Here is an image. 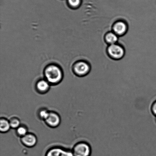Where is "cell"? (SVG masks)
Wrapping results in <instances>:
<instances>
[{
	"label": "cell",
	"mask_w": 156,
	"mask_h": 156,
	"mask_svg": "<svg viewBox=\"0 0 156 156\" xmlns=\"http://www.w3.org/2000/svg\"><path fill=\"white\" fill-rule=\"evenodd\" d=\"M45 76L47 81L50 84L58 83L62 78V71L58 67L55 65L47 67L45 71Z\"/></svg>",
	"instance_id": "6da1fadb"
},
{
	"label": "cell",
	"mask_w": 156,
	"mask_h": 156,
	"mask_svg": "<svg viewBox=\"0 0 156 156\" xmlns=\"http://www.w3.org/2000/svg\"><path fill=\"white\" fill-rule=\"evenodd\" d=\"M91 145L87 142H79L73 147V153L74 156H90L92 153Z\"/></svg>",
	"instance_id": "7a4b0ae2"
},
{
	"label": "cell",
	"mask_w": 156,
	"mask_h": 156,
	"mask_svg": "<svg viewBox=\"0 0 156 156\" xmlns=\"http://www.w3.org/2000/svg\"><path fill=\"white\" fill-rule=\"evenodd\" d=\"M108 51L111 57L116 59H121L125 54V51L123 48L116 44L110 45L108 47Z\"/></svg>",
	"instance_id": "3957f363"
},
{
	"label": "cell",
	"mask_w": 156,
	"mask_h": 156,
	"mask_svg": "<svg viewBox=\"0 0 156 156\" xmlns=\"http://www.w3.org/2000/svg\"><path fill=\"white\" fill-rule=\"evenodd\" d=\"M46 123L50 127H57L60 125L61 119L58 114L54 111H50L49 114L45 120Z\"/></svg>",
	"instance_id": "277c9868"
},
{
	"label": "cell",
	"mask_w": 156,
	"mask_h": 156,
	"mask_svg": "<svg viewBox=\"0 0 156 156\" xmlns=\"http://www.w3.org/2000/svg\"><path fill=\"white\" fill-rule=\"evenodd\" d=\"M45 156H74L73 152L60 147H54L47 151Z\"/></svg>",
	"instance_id": "5b68a950"
},
{
	"label": "cell",
	"mask_w": 156,
	"mask_h": 156,
	"mask_svg": "<svg viewBox=\"0 0 156 156\" xmlns=\"http://www.w3.org/2000/svg\"><path fill=\"white\" fill-rule=\"evenodd\" d=\"M37 140L36 136L33 134L27 133L21 137V142L23 144L27 147H33L36 146Z\"/></svg>",
	"instance_id": "8992f818"
},
{
	"label": "cell",
	"mask_w": 156,
	"mask_h": 156,
	"mask_svg": "<svg viewBox=\"0 0 156 156\" xmlns=\"http://www.w3.org/2000/svg\"><path fill=\"white\" fill-rule=\"evenodd\" d=\"M74 71L80 76L87 74L90 71V67L88 64L84 62L77 63L74 67Z\"/></svg>",
	"instance_id": "52a82bcc"
},
{
	"label": "cell",
	"mask_w": 156,
	"mask_h": 156,
	"mask_svg": "<svg viewBox=\"0 0 156 156\" xmlns=\"http://www.w3.org/2000/svg\"><path fill=\"white\" fill-rule=\"evenodd\" d=\"M36 88L38 92L41 94H45L49 90L50 84L47 80H41L37 83Z\"/></svg>",
	"instance_id": "ba28073f"
},
{
	"label": "cell",
	"mask_w": 156,
	"mask_h": 156,
	"mask_svg": "<svg viewBox=\"0 0 156 156\" xmlns=\"http://www.w3.org/2000/svg\"><path fill=\"white\" fill-rule=\"evenodd\" d=\"M127 27L125 23L123 21H118L115 23L113 27V30L115 33L117 35H122L126 33Z\"/></svg>",
	"instance_id": "9c48e42d"
},
{
	"label": "cell",
	"mask_w": 156,
	"mask_h": 156,
	"mask_svg": "<svg viewBox=\"0 0 156 156\" xmlns=\"http://www.w3.org/2000/svg\"><path fill=\"white\" fill-rule=\"evenodd\" d=\"M11 128L9 121L4 118L0 120V131L2 133H6L10 130Z\"/></svg>",
	"instance_id": "30bf717a"
},
{
	"label": "cell",
	"mask_w": 156,
	"mask_h": 156,
	"mask_svg": "<svg viewBox=\"0 0 156 156\" xmlns=\"http://www.w3.org/2000/svg\"><path fill=\"white\" fill-rule=\"evenodd\" d=\"M105 39L106 42L111 45L115 44V43L117 42L118 39L117 35L112 32L107 34L105 36Z\"/></svg>",
	"instance_id": "8fae6325"
},
{
	"label": "cell",
	"mask_w": 156,
	"mask_h": 156,
	"mask_svg": "<svg viewBox=\"0 0 156 156\" xmlns=\"http://www.w3.org/2000/svg\"><path fill=\"white\" fill-rule=\"evenodd\" d=\"M16 132L19 136L22 137L28 133V129L27 127L21 125L16 129Z\"/></svg>",
	"instance_id": "7c38bea8"
},
{
	"label": "cell",
	"mask_w": 156,
	"mask_h": 156,
	"mask_svg": "<svg viewBox=\"0 0 156 156\" xmlns=\"http://www.w3.org/2000/svg\"><path fill=\"white\" fill-rule=\"evenodd\" d=\"M11 128L13 129H17L21 126L20 121L17 118H13L9 120Z\"/></svg>",
	"instance_id": "4fadbf2b"
},
{
	"label": "cell",
	"mask_w": 156,
	"mask_h": 156,
	"mask_svg": "<svg viewBox=\"0 0 156 156\" xmlns=\"http://www.w3.org/2000/svg\"><path fill=\"white\" fill-rule=\"evenodd\" d=\"M50 111H47L46 109H42L40 110L38 115H39L40 118L42 120H45L48 117Z\"/></svg>",
	"instance_id": "5bb4252c"
},
{
	"label": "cell",
	"mask_w": 156,
	"mask_h": 156,
	"mask_svg": "<svg viewBox=\"0 0 156 156\" xmlns=\"http://www.w3.org/2000/svg\"><path fill=\"white\" fill-rule=\"evenodd\" d=\"M69 4L74 7H77L80 4V0H68Z\"/></svg>",
	"instance_id": "9a60e30c"
},
{
	"label": "cell",
	"mask_w": 156,
	"mask_h": 156,
	"mask_svg": "<svg viewBox=\"0 0 156 156\" xmlns=\"http://www.w3.org/2000/svg\"><path fill=\"white\" fill-rule=\"evenodd\" d=\"M151 109L152 114L156 117V100L153 103Z\"/></svg>",
	"instance_id": "2e32d148"
}]
</instances>
